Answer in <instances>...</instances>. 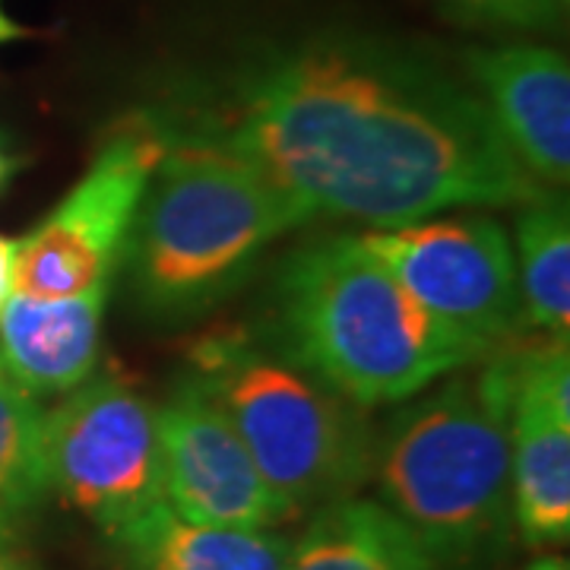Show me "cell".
Returning <instances> with one entry per match:
<instances>
[{"mask_svg":"<svg viewBox=\"0 0 570 570\" xmlns=\"http://www.w3.org/2000/svg\"><path fill=\"white\" fill-rule=\"evenodd\" d=\"M165 142L142 115L99 149L77 187L17 242L13 292L70 298L111 283L142 190Z\"/></svg>","mask_w":570,"mask_h":570,"instance_id":"obj_8","label":"cell"},{"mask_svg":"<svg viewBox=\"0 0 570 570\" xmlns=\"http://www.w3.org/2000/svg\"><path fill=\"white\" fill-rule=\"evenodd\" d=\"M48 489L108 535L163 504L159 409L118 377L86 381L45 412Z\"/></svg>","mask_w":570,"mask_h":570,"instance_id":"obj_6","label":"cell"},{"mask_svg":"<svg viewBox=\"0 0 570 570\" xmlns=\"http://www.w3.org/2000/svg\"><path fill=\"white\" fill-rule=\"evenodd\" d=\"M127 570H285L292 542L269 530L184 520L156 504L111 532Z\"/></svg>","mask_w":570,"mask_h":570,"instance_id":"obj_13","label":"cell"},{"mask_svg":"<svg viewBox=\"0 0 570 570\" xmlns=\"http://www.w3.org/2000/svg\"><path fill=\"white\" fill-rule=\"evenodd\" d=\"M0 570H29V568L22 564L20 558L13 554V551H7L3 546H0Z\"/></svg>","mask_w":570,"mask_h":570,"instance_id":"obj_21","label":"cell"},{"mask_svg":"<svg viewBox=\"0 0 570 570\" xmlns=\"http://www.w3.org/2000/svg\"><path fill=\"white\" fill-rule=\"evenodd\" d=\"M517 273L527 326L568 336L570 326V219L564 197L539 194L517 223Z\"/></svg>","mask_w":570,"mask_h":570,"instance_id":"obj_15","label":"cell"},{"mask_svg":"<svg viewBox=\"0 0 570 570\" xmlns=\"http://www.w3.org/2000/svg\"><path fill=\"white\" fill-rule=\"evenodd\" d=\"M17 168H20V165H17V159H13V156H10V153L0 146V190H3V184L10 181V175H13Z\"/></svg>","mask_w":570,"mask_h":570,"instance_id":"obj_20","label":"cell"},{"mask_svg":"<svg viewBox=\"0 0 570 570\" xmlns=\"http://www.w3.org/2000/svg\"><path fill=\"white\" fill-rule=\"evenodd\" d=\"M159 444L165 504L184 520L232 530H269L288 520L238 431L190 377L159 409Z\"/></svg>","mask_w":570,"mask_h":570,"instance_id":"obj_9","label":"cell"},{"mask_svg":"<svg viewBox=\"0 0 570 570\" xmlns=\"http://www.w3.org/2000/svg\"><path fill=\"white\" fill-rule=\"evenodd\" d=\"M22 36H26V29L10 20V17L3 13V7H0V41H17L22 39Z\"/></svg>","mask_w":570,"mask_h":570,"instance_id":"obj_19","label":"cell"},{"mask_svg":"<svg viewBox=\"0 0 570 570\" xmlns=\"http://www.w3.org/2000/svg\"><path fill=\"white\" fill-rule=\"evenodd\" d=\"M460 20L498 29H551L564 13V0H441Z\"/></svg>","mask_w":570,"mask_h":570,"instance_id":"obj_17","label":"cell"},{"mask_svg":"<svg viewBox=\"0 0 570 570\" xmlns=\"http://www.w3.org/2000/svg\"><path fill=\"white\" fill-rule=\"evenodd\" d=\"M285 570H434V558L384 504L343 498L314 513Z\"/></svg>","mask_w":570,"mask_h":570,"instance_id":"obj_14","label":"cell"},{"mask_svg":"<svg viewBox=\"0 0 570 570\" xmlns=\"http://www.w3.org/2000/svg\"><path fill=\"white\" fill-rule=\"evenodd\" d=\"M111 283L70 298L10 295L0 314V365L39 396H61L86 384L102 348V317Z\"/></svg>","mask_w":570,"mask_h":570,"instance_id":"obj_12","label":"cell"},{"mask_svg":"<svg viewBox=\"0 0 570 570\" xmlns=\"http://www.w3.org/2000/svg\"><path fill=\"white\" fill-rule=\"evenodd\" d=\"M273 343L362 409L400 403L485 358L438 324L362 238H324L285 257Z\"/></svg>","mask_w":570,"mask_h":570,"instance_id":"obj_2","label":"cell"},{"mask_svg":"<svg viewBox=\"0 0 570 570\" xmlns=\"http://www.w3.org/2000/svg\"><path fill=\"white\" fill-rule=\"evenodd\" d=\"M513 352L419 396L374 438L384 508L438 561L489 551L510 523Z\"/></svg>","mask_w":570,"mask_h":570,"instance_id":"obj_4","label":"cell"},{"mask_svg":"<svg viewBox=\"0 0 570 570\" xmlns=\"http://www.w3.org/2000/svg\"><path fill=\"white\" fill-rule=\"evenodd\" d=\"M510 508L527 542L570 535V362L568 336L513 352Z\"/></svg>","mask_w":570,"mask_h":570,"instance_id":"obj_10","label":"cell"},{"mask_svg":"<svg viewBox=\"0 0 570 570\" xmlns=\"http://www.w3.org/2000/svg\"><path fill=\"white\" fill-rule=\"evenodd\" d=\"M311 206L223 153L165 146L124 242L121 266L146 314L187 321L250 273Z\"/></svg>","mask_w":570,"mask_h":570,"instance_id":"obj_3","label":"cell"},{"mask_svg":"<svg viewBox=\"0 0 570 570\" xmlns=\"http://www.w3.org/2000/svg\"><path fill=\"white\" fill-rule=\"evenodd\" d=\"M428 314L489 355L527 326L517 254L491 216L422 219L362 235Z\"/></svg>","mask_w":570,"mask_h":570,"instance_id":"obj_7","label":"cell"},{"mask_svg":"<svg viewBox=\"0 0 570 570\" xmlns=\"http://www.w3.org/2000/svg\"><path fill=\"white\" fill-rule=\"evenodd\" d=\"M527 570H568V564H564L561 558H542V561H535V564Z\"/></svg>","mask_w":570,"mask_h":570,"instance_id":"obj_22","label":"cell"},{"mask_svg":"<svg viewBox=\"0 0 570 570\" xmlns=\"http://www.w3.org/2000/svg\"><path fill=\"white\" fill-rule=\"evenodd\" d=\"M165 146L223 153L311 213L381 228L542 190L475 86L406 45L311 36L184 82L142 115Z\"/></svg>","mask_w":570,"mask_h":570,"instance_id":"obj_1","label":"cell"},{"mask_svg":"<svg viewBox=\"0 0 570 570\" xmlns=\"http://www.w3.org/2000/svg\"><path fill=\"white\" fill-rule=\"evenodd\" d=\"M187 377L238 431L288 517L352 498L371 479L374 431L365 409L273 340L209 336L194 348Z\"/></svg>","mask_w":570,"mask_h":570,"instance_id":"obj_5","label":"cell"},{"mask_svg":"<svg viewBox=\"0 0 570 570\" xmlns=\"http://www.w3.org/2000/svg\"><path fill=\"white\" fill-rule=\"evenodd\" d=\"M48 491L45 412L0 365V539L17 530Z\"/></svg>","mask_w":570,"mask_h":570,"instance_id":"obj_16","label":"cell"},{"mask_svg":"<svg viewBox=\"0 0 570 570\" xmlns=\"http://www.w3.org/2000/svg\"><path fill=\"white\" fill-rule=\"evenodd\" d=\"M13 266H17V242L0 235V314L13 295Z\"/></svg>","mask_w":570,"mask_h":570,"instance_id":"obj_18","label":"cell"},{"mask_svg":"<svg viewBox=\"0 0 570 570\" xmlns=\"http://www.w3.org/2000/svg\"><path fill=\"white\" fill-rule=\"evenodd\" d=\"M466 70L479 96L535 181L568 184L570 175V70L539 45L475 48Z\"/></svg>","mask_w":570,"mask_h":570,"instance_id":"obj_11","label":"cell"}]
</instances>
